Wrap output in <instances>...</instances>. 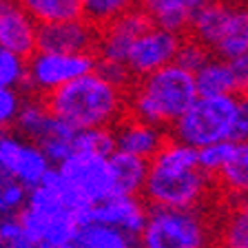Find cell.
<instances>
[{"label":"cell","instance_id":"484cf974","mask_svg":"<svg viewBox=\"0 0 248 248\" xmlns=\"http://www.w3.org/2000/svg\"><path fill=\"white\" fill-rule=\"evenodd\" d=\"M29 58L0 49V84L11 89H25Z\"/></svg>","mask_w":248,"mask_h":248},{"label":"cell","instance_id":"4316f807","mask_svg":"<svg viewBox=\"0 0 248 248\" xmlns=\"http://www.w3.org/2000/svg\"><path fill=\"white\" fill-rule=\"evenodd\" d=\"M27 195H29V191L20 182L0 173V217L18 215L27 204Z\"/></svg>","mask_w":248,"mask_h":248},{"label":"cell","instance_id":"9c48e42d","mask_svg":"<svg viewBox=\"0 0 248 248\" xmlns=\"http://www.w3.org/2000/svg\"><path fill=\"white\" fill-rule=\"evenodd\" d=\"M180 42L182 36H177L173 31L160 29L155 25H151L142 36H138V40L133 42L129 56H126V69H129L133 82L173 64Z\"/></svg>","mask_w":248,"mask_h":248},{"label":"cell","instance_id":"e0dca14e","mask_svg":"<svg viewBox=\"0 0 248 248\" xmlns=\"http://www.w3.org/2000/svg\"><path fill=\"white\" fill-rule=\"evenodd\" d=\"M215 188L219 193L235 200V197L248 195V142H235L232 153L224 169L213 177Z\"/></svg>","mask_w":248,"mask_h":248},{"label":"cell","instance_id":"52a82bcc","mask_svg":"<svg viewBox=\"0 0 248 248\" xmlns=\"http://www.w3.org/2000/svg\"><path fill=\"white\" fill-rule=\"evenodd\" d=\"M0 170L31 191L42 184L45 175L51 170V162L38 144L18 133H7L0 142Z\"/></svg>","mask_w":248,"mask_h":248},{"label":"cell","instance_id":"30bf717a","mask_svg":"<svg viewBox=\"0 0 248 248\" xmlns=\"http://www.w3.org/2000/svg\"><path fill=\"white\" fill-rule=\"evenodd\" d=\"M153 25L151 18L142 7L126 11L118 20L108 22L100 29L98 49H95V60L98 62H113V64H124L126 67V56H129L133 42L138 36H142L149 27Z\"/></svg>","mask_w":248,"mask_h":248},{"label":"cell","instance_id":"f1b7e54d","mask_svg":"<svg viewBox=\"0 0 248 248\" xmlns=\"http://www.w3.org/2000/svg\"><path fill=\"white\" fill-rule=\"evenodd\" d=\"M232 144H235V142H217V144L197 149V162H200V169L204 170L206 175L215 177L217 173L224 169V164L228 162V157H231Z\"/></svg>","mask_w":248,"mask_h":248},{"label":"cell","instance_id":"d6986e66","mask_svg":"<svg viewBox=\"0 0 248 248\" xmlns=\"http://www.w3.org/2000/svg\"><path fill=\"white\" fill-rule=\"evenodd\" d=\"M215 244L231 248H248V195L228 202L215 228Z\"/></svg>","mask_w":248,"mask_h":248},{"label":"cell","instance_id":"ffe728a7","mask_svg":"<svg viewBox=\"0 0 248 248\" xmlns=\"http://www.w3.org/2000/svg\"><path fill=\"white\" fill-rule=\"evenodd\" d=\"M213 51H215L217 58H224V60L237 58L248 51V7L244 5L232 7L226 29H224L222 38L217 40Z\"/></svg>","mask_w":248,"mask_h":248},{"label":"cell","instance_id":"2e32d148","mask_svg":"<svg viewBox=\"0 0 248 248\" xmlns=\"http://www.w3.org/2000/svg\"><path fill=\"white\" fill-rule=\"evenodd\" d=\"M232 7L235 5H231L226 0H211V2H206L193 16L191 27H188V38L202 42V45L208 46L213 51L217 40L222 38L224 29H226L228 18L232 14Z\"/></svg>","mask_w":248,"mask_h":248},{"label":"cell","instance_id":"5b68a950","mask_svg":"<svg viewBox=\"0 0 248 248\" xmlns=\"http://www.w3.org/2000/svg\"><path fill=\"white\" fill-rule=\"evenodd\" d=\"M142 248H213L215 228L202 208H149Z\"/></svg>","mask_w":248,"mask_h":248},{"label":"cell","instance_id":"9a60e30c","mask_svg":"<svg viewBox=\"0 0 248 248\" xmlns=\"http://www.w3.org/2000/svg\"><path fill=\"white\" fill-rule=\"evenodd\" d=\"M206 2L211 0H142L140 7L146 11L155 27L184 36L188 33L193 16Z\"/></svg>","mask_w":248,"mask_h":248},{"label":"cell","instance_id":"7a4b0ae2","mask_svg":"<svg viewBox=\"0 0 248 248\" xmlns=\"http://www.w3.org/2000/svg\"><path fill=\"white\" fill-rule=\"evenodd\" d=\"M42 100L73 131L115 129L126 118V89L115 87L98 71L78 78Z\"/></svg>","mask_w":248,"mask_h":248},{"label":"cell","instance_id":"83f0119b","mask_svg":"<svg viewBox=\"0 0 248 248\" xmlns=\"http://www.w3.org/2000/svg\"><path fill=\"white\" fill-rule=\"evenodd\" d=\"M211 49L204 46L202 42L193 40V38H182L180 42V49H177V56H175V64H180L182 69H186L188 73H195L200 71L208 60H211Z\"/></svg>","mask_w":248,"mask_h":248},{"label":"cell","instance_id":"f546056e","mask_svg":"<svg viewBox=\"0 0 248 248\" xmlns=\"http://www.w3.org/2000/svg\"><path fill=\"white\" fill-rule=\"evenodd\" d=\"M22 102H25V100H22L18 89L2 87V84H0V129H5V131L14 129Z\"/></svg>","mask_w":248,"mask_h":248},{"label":"cell","instance_id":"cb8c5ba5","mask_svg":"<svg viewBox=\"0 0 248 248\" xmlns=\"http://www.w3.org/2000/svg\"><path fill=\"white\" fill-rule=\"evenodd\" d=\"M135 7H138V0H80L82 18L98 29L118 20L120 16H124Z\"/></svg>","mask_w":248,"mask_h":248},{"label":"cell","instance_id":"4fadbf2b","mask_svg":"<svg viewBox=\"0 0 248 248\" xmlns=\"http://www.w3.org/2000/svg\"><path fill=\"white\" fill-rule=\"evenodd\" d=\"M14 129L20 138L29 140L33 144H42L49 138H73L76 135V131L67 122L58 120L49 111L42 98H29L22 102Z\"/></svg>","mask_w":248,"mask_h":248},{"label":"cell","instance_id":"f35d334b","mask_svg":"<svg viewBox=\"0 0 248 248\" xmlns=\"http://www.w3.org/2000/svg\"><path fill=\"white\" fill-rule=\"evenodd\" d=\"M138 248H142V246H138Z\"/></svg>","mask_w":248,"mask_h":248},{"label":"cell","instance_id":"d6a6232c","mask_svg":"<svg viewBox=\"0 0 248 248\" xmlns=\"http://www.w3.org/2000/svg\"><path fill=\"white\" fill-rule=\"evenodd\" d=\"M232 142H248V93H239L237 95Z\"/></svg>","mask_w":248,"mask_h":248},{"label":"cell","instance_id":"ba28073f","mask_svg":"<svg viewBox=\"0 0 248 248\" xmlns=\"http://www.w3.org/2000/svg\"><path fill=\"white\" fill-rule=\"evenodd\" d=\"M146 217H149V206L144 204V200L131 195L108 197V200L91 204V206L76 213L78 226L104 224V226L120 228L133 239H140L146 226Z\"/></svg>","mask_w":248,"mask_h":248},{"label":"cell","instance_id":"277c9868","mask_svg":"<svg viewBox=\"0 0 248 248\" xmlns=\"http://www.w3.org/2000/svg\"><path fill=\"white\" fill-rule=\"evenodd\" d=\"M235 111L237 95H197L195 102L169 129V138L191 149L232 142Z\"/></svg>","mask_w":248,"mask_h":248},{"label":"cell","instance_id":"ab89813d","mask_svg":"<svg viewBox=\"0 0 248 248\" xmlns=\"http://www.w3.org/2000/svg\"><path fill=\"white\" fill-rule=\"evenodd\" d=\"M0 173H2V170H0Z\"/></svg>","mask_w":248,"mask_h":248},{"label":"cell","instance_id":"7402d4cb","mask_svg":"<svg viewBox=\"0 0 248 248\" xmlns=\"http://www.w3.org/2000/svg\"><path fill=\"white\" fill-rule=\"evenodd\" d=\"M18 2L36 20L38 27L82 18L80 0H18Z\"/></svg>","mask_w":248,"mask_h":248},{"label":"cell","instance_id":"7c38bea8","mask_svg":"<svg viewBox=\"0 0 248 248\" xmlns=\"http://www.w3.org/2000/svg\"><path fill=\"white\" fill-rule=\"evenodd\" d=\"M0 49L25 58L38 51V25L18 0H0Z\"/></svg>","mask_w":248,"mask_h":248},{"label":"cell","instance_id":"8d00e7d4","mask_svg":"<svg viewBox=\"0 0 248 248\" xmlns=\"http://www.w3.org/2000/svg\"><path fill=\"white\" fill-rule=\"evenodd\" d=\"M213 248H231V246H222V244H215Z\"/></svg>","mask_w":248,"mask_h":248},{"label":"cell","instance_id":"74e56055","mask_svg":"<svg viewBox=\"0 0 248 248\" xmlns=\"http://www.w3.org/2000/svg\"><path fill=\"white\" fill-rule=\"evenodd\" d=\"M0 248H5V246H2V242H0Z\"/></svg>","mask_w":248,"mask_h":248},{"label":"cell","instance_id":"4dcf8cb0","mask_svg":"<svg viewBox=\"0 0 248 248\" xmlns=\"http://www.w3.org/2000/svg\"><path fill=\"white\" fill-rule=\"evenodd\" d=\"M76 138V135H73ZM73 138H49L42 144H38L42 149V153L46 155V160L51 162V166H60L73 153Z\"/></svg>","mask_w":248,"mask_h":248},{"label":"cell","instance_id":"6da1fadb","mask_svg":"<svg viewBox=\"0 0 248 248\" xmlns=\"http://www.w3.org/2000/svg\"><path fill=\"white\" fill-rule=\"evenodd\" d=\"M215 182L200 169L197 149L166 140L149 160L142 200L149 208H202Z\"/></svg>","mask_w":248,"mask_h":248},{"label":"cell","instance_id":"5bb4252c","mask_svg":"<svg viewBox=\"0 0 248 248\" xmlns=\"http://www.w3.org/2000/svg\"><path fill=\"white\" fill-rule=\"evenodd\" d=\"M113 135L115 151L135 155V157H142V160H151L169 140V131L153 126V124H146L142 120H135L131 115H126L115 126Z\"/></svg>","mask_w":248,"mask_h":248},{"label":"cell","instance_id":"e575fe53","mask_svg":"<svg viewBox=\"0 0 248 248\" xmlns=\"http://www.w3.org/2000/svg\"><path fill=\"white\" fill-rule=\"evenodd\" d=\"M5 248H38V246H36V244H31V242H27L25 237H20V239H16V242L7 244Z\"/></svg>","mask_w":248,"mask_h":248},{"label":"cell","instance_id":"44dd1931","mask_svg":"<svg viewBox=\"0 0 248 248\" xmlns=\"http://www.w3.org/2000/svg\"><path fill=\"white\" fill-rule=\"evenodd\" d=\"M197 95H235L231 67L224 58H211V60L193 73Z\"/></svg>","mask_w":248,"mask_h":248},{"label":"cell","instance_id":"8992f818","mask_svg":"<svg viewBox=\"0 0 248 248\" xmlns=\"http://www.w3.org/2000/svg\"><path fill=\"white\" fill-rule=\"evenodd\" d=\"M95 71V53H53L36 51L27 62V84L29 93L46 98L78 78Z\"/></svg>","mask_w":248,"mask_h":248},{"label":"cell","instance_id":"836d02e7","mask_svg":"<svg viewBox=\"0 0 248 248\" xmlns=\"http://www.w3.org/2000/svg\"><path fill=\"white\" fill-rule=\"evenodd\" d=\"M22 237V231H20V222L16 215H7V217H0V242L2 246L7 244L16 242V239Z\"/></svg>","mask_w":248,"mask_h":248},{"label":"cell","instance_id":"603a6c76","mask_svg":"<svg viewBox=\"0 0 248 248\" xmlns=\"http://www.w3.org/2000/svg\"><path fill=\"white\" fill-rule=\"evenodd\" d=\"M78 248H138V239L124 231L104 224H87L80 226L76 237Z\"/></svg>","mask_w":248,"mask_h":248},{"label":"cell","instance_id":"d590c367","mask_svg":"<svg viewBox=\"0 0 248 248\" xmlns=\"http://www.w3.org/2000/svg\"><path fill=\"white\" fill-rule=\"evenodd\" d=\"M5 135H7V131H5V129H0V142H2V138H5Z\"/></svg>","mask_w":248,"mask_h":248},{"label":"cell","instance_id":"d4e9b609","mask_svg":"<svg viewBox=\"0 0 248 248\" xmlns=\"http://www.w3.org/2000/svg\"><path fill=\"white\" fill-rule=\"evenodd\" d=\"M73 151H76V153H93V155L111 157V155L115 153L113 129L76 131V138H73Z\"/></svg>","mask_w":248,"mask_h":248},{"label":"cell","instance_id":"1f68e13d","mask_svg":"<svg viewBox=\"0 0 248 248\" xmlns=\"http://www.w3.org/2000/svg\"><path fill=\"white\" fill-rule=\"evenodd\" d=\"M228 67H231L232 84H235V95L248 93V51L237 58H231Z\"/></svg>","mask_w":248,"mask_h":248},{"label":"cell","instance_id":"ac0fdd59","mask_svg":"<svg viewBox=\"0 0 248 248\" xmlns=\"http://www.w3.org/2000/svg\"><path fill=\"white\" fill-rule=\"evenodd\" d=\"M111 169H113L115 195L142 197V188H144L146 173H149V160L115 151L111 155Z\"/></svg>","mask_w":248,"mask_h":248},{"label":"cell","instance_id":"3957f363","mask_svg":"<svg viewBox=\"0 0 248 248\" xmlns=\"http://www.w3.org/2000/svg\"><path fill=\"white\" fill-rule=\"evenodd\" d=\"M195 98L193 73L173 62L131 84L126 93V115L169 131Z\"/></svg>","mask_w":248,"mask_h":248},{"label":"cell","instance_id":"8fae6325","mask_svg":"<svg viewBox=\"0 0 248 248\" xmlns=\"http://www.w3.org/2000/svg\"><path fill=\"white\" fill-rule=\"evenodd\" d=\"M100 29L84 18L62 20L38 27V51L53 53H95Z\"/></svg>","mask_w":248,"mask_h":248}]
</instances>
